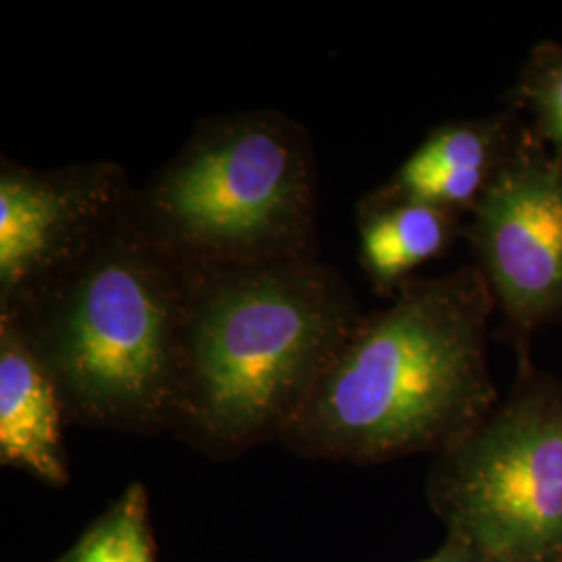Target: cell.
I'll return each instance as SVG.
<instances>
[{
	"label": "cell",
	"mask_w": 562,
	"mask_h": 562,
	"mask_svg": "<svg viewBox=\"0 0 562 562\" xmlns=\"http://www.w3.org/2000/svg\"><path fill=\"white\" fill-rule=\"evenodd\" d=\"M494 311L475 265L408 281L352 327L280 442L355 464L440 454L501 401L487 361Z\"/></svg>",
	"instance_id": "1"
},
{
	"label": "cell",
	"mask_w": 562,
	"mask_h": 562,
	"mask_svg": "<svg viewBox=\"0 0 562 562\" xmlns=\"http://www.w3.org/2000/svg\"><path fill=\"white\" fill-rule=\"evenodd\" d=\"M362 315L322 257L188 269L171 429L211 457L280 442Z\"/></svg>",
	"instance_id": "2"
},
{
	"label": "cell",
	"mask_w": 562,
	"mask_h": 562,
	"mask_svg": "<svg viewBox=\"0 0 562 562\" xmlns=\"http://www.w3.org/2000/svg\"><path fill=\"white\" fill-rule=\"evenodd\" d=\"M188 269L127 211L80 261L0 315L18 323L67 415L134 434L171 429Z\"/></svg>",
	"instance_id": "3"
},
{
	"label": "cell",
	"mask_w": 562,
	"mask_h": 562,
	"mask_svg": "<svg viewBox=\"0 0 562 562\" xmlns=\"http://www.w3.org/2000/svg\"><path fill=\"white\" fill-rule=\"evenodd\" d=\"M317 211L308 130L278 109L199 121L130 201L142 234L186 269L315 259Z\"/></svg>",
	"instance_id": "4"
},
{
	"label": "cell",
	"mask_w": 562,
	"mask_h": 562,
	"mask_svg": "<svg viewBox=\"0 0 562 562\" xmlns=\"http://www.w3.org/2000/svg\"><path fill=\"white\" fill-rule=\"evenodd\" d=\"M427 498L492 562H562V380L519 357L510 392L443 452Z\"/></svg>",
	"instance_id": "5"
},
{
	"label": "cell",
	"mask_w": 562,
	"mask_h": 562,
	"mask_svg": "<svg viewBox=\"0 0 562 562\" xmlns=\"http://www.w3.org/2000/svg\"><path fill=\"white\" fill-rule=\"evenodd\" d=\"M503 334L529 355L531 336L562 319V155L527 125L515 157L464 222Z\"/></svg>",
	"instance_id": "6"
},
{
	"label": "cell",
	"mask_w": 562,
	"mask_h": 562,
	"mask_svg": "<svg viewBox=\"0 0 562 562\" xmlns=\"http://www.w3.org/2000/svg\"><path fill=\"white\" fill-rule=\"evenodd\" d=\"M134 186L111 159L34 169L0 159V311L59 278L127 211Z\"/></svg>",
	"instance_id": "7"
},
{
	"label": "cell",
	"mask_w": 562,
	"mask_h": 562,
	"mask_svg": "<svg viewBox=\"0 0 562 562\" xmlns=\"http://www.w3.org/2000/svg\"><path fill=\"white\" fill-rule=\"evenodd\" d=\"M527 134L517 109L443 121L383 181L380 190L467 220L515 157Z\"/></svg>",
	"instance_id": "8"
},
{
	"label": "cell",
	"mask_w": 562,
	"mask_h": 562,
	"mask_svg": "<svg viewBox=\"0 0 562 562\" xmlns=\"http://www.w3.org/2000/svg\"><path fill=\"white\" fill-rule=\"evenodd\" d=\"M57 382L18 323L0 315V462L48 485L69 482Z\"/></svg>",
	"instance_id": "9"
},
{
	"label": "cell",
	"mask_w": 562,
	"mask_h": 562,
	"mask_svg": "<svg viewBox=\"0 0 562 562\" xmlns=\"http://www.w3.org/2000/svg\"><path fill=\"white\" fill-rule=\"evenodd\" d=\"M464 222L425 202L390 196L375 188L357 204L359 265L380 296L394 299L402 288L419 278L422 267L443 257Z\"/></svg>",
	"instance_id": "10"
},
{
	"label": "cell",
	"mask_w": 562,
	"mask_h": 562,
	"mask_svg": "<svg viewBox=\"0 0 562 562\" xmlns=\"http://www.w3.org/2000/svg\"><path fill=\"white\" fill-rule=\"evenodd\" d=\"M57 562H157L146 487L132 483Z\"/></svg>",
	"instance_id": "11"
},
{
	"label": "cell",
	"mask_w": 562,
	"mask_h": 562,
	"mask_svg": "<svg viewBox=\"0 0 562 562\" xmlns=\"http://www.w3.org/2000/svg\"><path fill=\"white\" fill-rule=\"evenodd\" d=\"M513 109L527 113L533 136L562 155V44L531 48L513 88Z\"/></svg>",
	"instance_id": "12"
},
{
	"label": "cell",
	"mask_w": 562,
	"mask_h": 562,
	"mask_svg": "<svg viewBox=\"0 0 562 562\" xmlns=\"http://www.w3.org/2000/svg\"><path fill=\"white\" fill-rule=\"evenodd\" d=\"M482 554L475 552L471 546L462 543L457 538H446L443 546H440L431 557L417 562H483Z\"/></svg>",
	"instance_id": "13"
},
{
	"label": "cell",
	"mask_w": 562,
	"mask_h": 562,
	"mask_svg": "<svg viewBox=\"0 0 562 562\" xmlns=\"http://www.w3.org/2000/svg\"><path fill=\"white\" fill-rule=\"evenodd\" d=\"M483 562H492V561H483Z\"/></svg>",
	"instance_id": "14"
}]
</instances>
